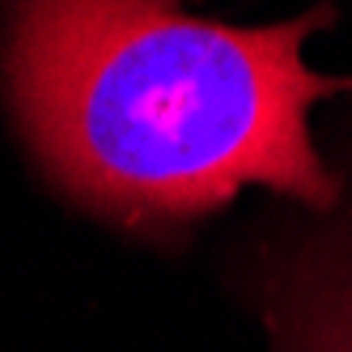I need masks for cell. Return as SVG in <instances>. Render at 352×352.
I'll list each match as a JSON object with an SVG mask.
<instances>
[{"label": "cell", "mask_w": 352, "mask_h": 352, "mask_svg": "<svg viewBox=\"0 0 352 352\" xmlns=\"http://www.w3.org/2000/svg\"><path fill=\"white\" fill-rule=\"evenodd\" d=\"M318 17L250 30L179 0H17L13 107L47 174L119 221H187L246 183L327 208L340 183L306 115L352 81L301 60Z\"/></svg>", "instance_id": "6da1fadb"}, {"label": "cell", "mask_w": 352, "mask_h": 352, "mask_svg": "<svg viewBox=\"0 0 352 352\" xmlns=\"http://www.w3.org/2000/svg\"><path fill=\"white\" fill-rule=\"evenodd\" d=\"M336 179L352 187V170ZM318 212L314 238L285 250L272 276L276 352H352V191L340 187Z\"/></svg>", "instance_id": "7a4b0ae2"}]
</instances>
